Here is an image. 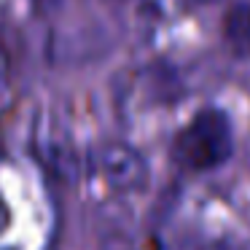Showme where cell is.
<instances>
[{
  "mask_svg": "<svg viewBox=\"0 0 250 250\" xmlns=\"http://www.w3.org/2000/svg\"><path fill=\"white\" fill-rule=\"evenodd\" d=\"M196 3H212V0H196Z\"/></svg>",
  "mask_w": 250,
  "mask_h": 250,
  "instance_id": "cell-7",
  "label": "cell"
},
{
  "mask_svg": "<svg viewBox=\"0 0 250 250\" xmlns=\"http://www.w3.org/2000/svg\"><path fill=\"white\" fill-rule=\"evenodd\" d=\"M223 41L239 60L250 57V0H237L223 14Z\"/></svg>",
  "mask_w": 250,
  "mask_h": 250,
  "instance_id": "cell-3",
  "label": "cell"
},
{
  "mask_svg": "<svg viewBox=\"0 0 250 250\" xmlns=\"http://www.w3.org/2000/svg\"><path fill=\"white\" fill-rule=\"evenodd\" d=\"M231 151H234L231 124L215 108L196 113L178 132V137L172 143V159L183 169H194V172L221 167L231 156Z\"/></svg>",
  "mask_w": 250,
  "mask_h": 250,
  "instance_id": "cell-1",
  "label": "cell"
},
{
  "mask_svg": "<svg viewBox=\"0 0 250 250\" xmlns=\"http://www.w3.org/2000/svg\"><path fill=\"white\" fill-rule=\"evenodd\" d=\"M8 76H11V60H8L6 46L0 43V92L8 86Z\"/></svg>",
  "mask_w": 250,
  "mask_h": 250,
  "instance_id": "cell-4",
  "label": "cell"
},
{
  "mask_svg": "<svg viewBox=\"0 0 250 250\" xmlns=\"http://www.w3.org/2000/svg\"><path fill=\"white\" fill-rule=\"evenodd\" d=\"M100 178L113 191H137L148 180V164L126 143H105L94 156Z\"/></svg>",
  "mask_w": 250,
  "mask_h": 250,
  "instance_id": "cell-2",
  "label": "cell"
},
{
  "mask_svg": "<svg viewBox=\"0 0 250 250\" xmlns=\"http://www.w3.org/2000/svg\"><path fill=\"white\" fill-rule=\"evenodd\" d=\"M245 159H248V167H250V137H248V146H245Z\"/></svg>",
  "mask_w": 250,
  "mask_h": 250,
  "instance_id": "cell-6",
  "label": "cell"
},
{
  "mask_svg": "<svg viewBox=\"0 0 250 250\" xmlns=\"http://www.w3.org/2000/svg\"><path fill=\"white\" fill-rule=\"evenodd\" d=\"M8 226V207H6V202L0 199V231Z\"/></svg>",
  "mask_w": 250,
  "mask_h": 250,
  "instance_id": "cell-5",
  "label": "cell"
}]
</instances>
